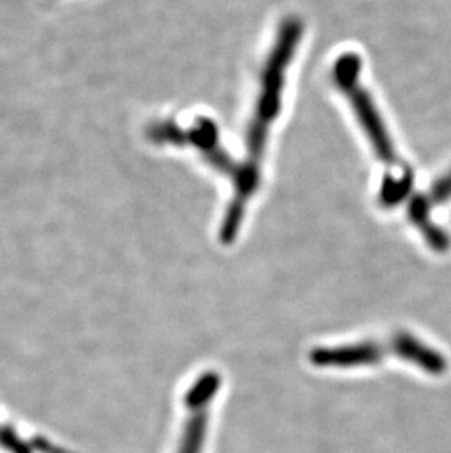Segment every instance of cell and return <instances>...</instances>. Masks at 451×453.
Segmentation results:
<instances>
[{"instance_id":"cell-6","label":"cell","mask_w":451,"mask_h":453,"mask_svg":"<svg viewBox=\"0 0 451 453\" xmlns=\"http://www.w3.org/2000/svg\"><path fill=\"white\" fill-rule=\"evenodd\" d=\"M413 172L410 169H405L399 175H388L384 178L381 189H379L378 200L384 207H394L401 204L408 197L410 189H412Z\"/></svg>"},{"instance_id":"cell-7","label":"cell","mask_w":451,"mask_h":453,"mask_svg":"<svg viewBox=\"0 0 451 453\" xmlns=\"http://www.w3.org/2000/svg\"><path fill=\"white\" fill-rule=\"evenodd\" d=\"M218 388H220V376L218 372H205L204 376H201L194 388L187 392L185 403L192 411L204 408L213 399L214 394H218Z\"/></svg>"},{"instance_id":"cell-2","label":"cell","mask_w":451,"mask_h":453,"mask_svg":"<svg viewBox=\"0 0 451 453\" xmlns=\"http://www.w3.org/2000/svg\"><path fill=\"white\" fill-rule=\"evenodd\" d=\"M361 58L356 53H345L334 64V82L343 91V95L348 96L362 129L365 131L366 137L370 138L371 146L377 157L387 166L403 169L406 166H401L399 162L392 137L374 100L371 99L370 93H366L365 88L361 86Z\"/></svg>"},{"instance_id":"cell-4","label":"cell","mask_w":451,"mask_h":453,"mask_svg":"<svg viewBox=\"0 0 451 453\" xmlns=\"http://www.w3.org/2000/svg\"><path fill=\"white\" fill-rule=\"evenodd\" d=\"M390 349L413 365L430 372L431 376H441L447 370V359L441 352L422 342L417 336L401 332L390 342Z\"/></svg>"},{"instance_id":"cell-9","label":"cell","mask_w":451,"mask_h":453,"mask_svg":"<svg viewBox=\"0 0 451 453\" xmlns=\"http://www.w3.org/2000/svg\"><path fill=\"white\" fill-rule=\"evenodd\" d=\"M430 202L432 204H443L451 198V172L441 176L431 188Z\"/></svg>"},{"instance_id":"cell-5","label":"cell","mask_w":451,"mask_h":453,"mask_svg":"<svg viewBox=\"0 0 451 453\" xmlns=\"http://www.w3.org/2000/svg\"><path fill=\"white\" fill-rule=\"evenodd\" d=\"M431 205L428 196L417 194L409 204V219L413 226L417 227L422 236L425 238L430 249L437 252H446L451 247V238L447 232L437 226L431 218Z\"/></svg>"},{"instance_id":"cell-3","label":"cell","mask_w":451,"mask_h":453,"mask_svg":"<svg viewBox=\"0 0 451 453\" xmlns=\"http://www.w3.org/2000/svg\"><path fill=\"white\" fill-rule=\"evenodd\" d=\"M384 355L386 351L378 343L362 342L349 347L319 348L312 352L311 361L319 367H358L377 364Z\"/></svg>"},{"instance_id":"cell-8","label":"cell","mask_w":451,"mask_h":453,"mask_svg":"<svg viewBox=\"0 0 451 453\" xmlns=\"http://www.w3.org/2000/svg\"><path fill=\"white\" fill-rule=\"evenodd\" d=\"M194 411L196 414L194 415V418L189 419V423L185 428L180 453H201V449H203L209 417L205 412V406Z\"/></svg>"},{"instance_id":"cell-1","label":"cell","mask_w":451,"mask_h":453,"mask_svg":"<svg viewBox=\"0 0 451 453\" xmlns=\"http://www.w3.org/2000/svg\"><path fill=\"white\" fill-rule=\"evenodd\" d=\"M303 24L298 18H286L277 31L276 42L272 44L269 59L261 73V90L256 109L247 129V157L241 163L238 180H234V193L227 205L220 240L230 244L236 240L242 225L245 210L252 196L260 187L261 160L264 157L265 144L270 129L281 109V95L285 87V73L294 51L302 39Z\"/></svg>"}]
</instances>
